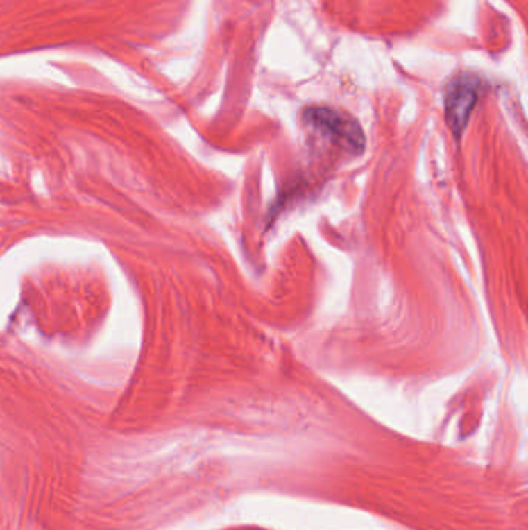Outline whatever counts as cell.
Wrapping results in <instances>:
<instances>
[{
    "mask_svg": "<svg viewBox=\"0 0 528 530\" xmlns=\"http://www.w3.org/2000/svg\"><path fill=\"white\" fill-rule=\"evenodd\" d=\"M304 123L352 154H361L366 148L364 132L358 121L338 110L310 108L304 112Z\"/></svg>",
    "mask_w": 528,
    "mask_h": 530,
    "instance_id": "1",
    "label": "cell"
},
{
    "mask_svg": "<svg viewBox=\"0 0 528 530\" xmlns=\"http://www.w3.org/2000/svg\"><path fill=\"white\" fill-rule=\"evenodd\" d=\"M479 98V79L472 75H459L445 92V115L452 135L462 137L470 121L471 112Z\"/></svg>",
    "mask_w": 528,
    "mask_h": 530,
    "instance_id": "2",
    "label": "cell"
}]
</instances>
